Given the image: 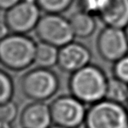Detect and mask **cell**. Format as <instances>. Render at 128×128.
Segmentation results:
<instances>
[{"mask_svg": "<svg viewBox=\"0 0 128 128\" xmlns=\"http://www.w3.org/2000/svg\"><path fill=\"white\" fill-rule=\"evenodd\" d=\"M96 50L102 60L115 63L128 54V41L123 29L106 26L96 38Z\"/></svg>", "mask_w": 128, "mask_h": 128, "instance_id": "ba28073f", "label": "cell"}, {"mask_svg": "<svg viewBox=\"0 0 128 128\" xmlns=\"http://www.w3.org/2000/svg\"><path fill=\"white\" fill-rule=\"evenodd\" d=\"M92 53L82 42L72 41L59 48L57 66L64 73L73 74L90 64Z\"/></svg>", "mask_w": 128, "mask_h": 128, "instance_id": "9c48e42d", "label": "cell"}, {"mask_svg": "<svg viewBox=\"0 0 128 128\" xmlns=\"http://www.w3.org/2000/svg\"><path fill=\"white\" fill-rule=\"evenodd\" d=\"M108 78L104 70L90 64L70 74L68 87L72 96L92 105L105 99Z\"/></svg>", "mask_w": 128, "mask_h": 128, "instance_id": "6da1fadb", "label": "cell"}, {"mask_svg": "<svg viewBox=\"0 0 128 128\" xmlns=\"http://www.w3.org/2000/svg\"><path fill=\"white\" fill-rule=\"evenodd\" d=\"M60 86V78L54 70L39 66L28 70L20 80L22 94L32 101L48 100L58 92Z\"/></svg>", "mask_w": 128, "mask_h": 128, "instance_id": "3957f363", "label": "cell"}, {"mask_svg": "<svg viewBox=\"0 0 128 128\" xmlns=\"http://www.w3.org/2000/svg\"><path fill=\"white\" fill-rule=\"evenodd\" d=\"M59 48L48 43L39 42L37 43L35 52V64L39 67L49 68L57 64Z\"/></svg>", "mask_w": 128, "mask_h": 128, "instance_id": "4fadbf2b", "label": "cell"}, {"mask_svg": "<svg viewBox=\"0 0 128 128\" xmlns=\"http://www.w3.org/2000/svg\"><path fill=\"white\" fill-rule=\"evenodd\" d=\"M85 128H128V109L123 104L102 100L87 108Z\"/></svg>", "mask_w": 128, "mask_h": 128, "instance_id": "277c9868", "label": "cell"}, {"mask_svg": "<svg viewBox=\"0 0 128 128\" xmlns=\"http://www.w3.org/2000/svg\"><path fill=\"white\" fill-rule=\"evenodd\" d=\"M36 46L26 34H4L0 38V64L14 72L27 70L35 63Z\"/></svg>", "mask_w": 128, "mask_h": 128, "instance_id": "7a4b0ae2", "label": "cell"}, {"mask_svg": "<svg viewBox=\"0 0 128 128\" xmlns=\"http://www.w3.org/2000/svg\"><path fill=\"white\" fill-rule=\"evenodd\" d=\"M2 34H1V33H0V38H1V37H2Z\"/></svg>", "mask_w": 128, "mask_h": 128, "instance_id": "cb8c5ba5", "label": "cell"}, {"mask_svg": "<svg viewBox=\"0 0 128 128\" xmlns=\"http://www.w3.org/2000/svg\"><path fill=\"white\" fill-rule=\"evenodd\" d=\"M0 128H12V124L0 119Z\"/></svg>", "mask_w": 128, "mask_h": 128, "instance_id": "44dd1931", "label": "cell"}, {"mask_svg": "<svg viewBox=\"0 0 128 128\" xmlns=\"http://www.w3.org/2000/svg\"><path fill=\"white\" fill-rule=\"evenodd\" d=\"M41 10L34 0H20L5 12L4 23L10 33L26 34L35 30L41 17Z\"/></svg>", "mask_w": 128, "mask_h": 128, "instance_id": "8992f818", "label": "cell"}, {"mask_svg": "<svg viewBox=\"0 0 128 128\" xmlns=\"http://www.w3.org/2000/svg\"><path fill=\"white\" fill-rule=\"evenodd\" d=\"M127 103H128V101H127Z\"/></svg>", "mask_w": 128, "mask_h": 128, "instance_id": "d4e9b609", "label": "cell"}, {"mask_svg": "<svg viewBox=\"0 0 128 128\" xmlns=\"http://www.w3.org/2000/svg\"><path fill=\"white\" fill-rule=\"evenodd\" d=\"M86 104L74 96L61 95L50 104L52 122L65 128H78L84 124Z\"/></svg>", "mask_w": 128, "mask_h": 128, "instance_id": "52a82bcc", "label": "cell"}, {"mask_svg": "<svg viewBox=\"0 0 128 128\" xmlns=\"http://www.w3.org/2000/svg\"><path fill=\"white\" fill-rule=\"evenodd\" d=\"M95 17V16L80 9L72 13L68 20L74 37L82 39L92 37L97 27Z\"/></svg>", "mask_w": 128, "mask_h": 128, "instance_id": "7c38bea8", "label": "cell"}, {"mask_svg": "<svg viewBox=\"0 0 128 128\" xmlns=\"http://www.w3.org/2000/svg\"><path fill=\"white\" fill-rule=\"evenodd\" d=\"M108 0H78L79 9L93 16H99Z\"/></svg>", "mask_w": 128, "mask_h": 128, "instance_id": "e0dca14e", "label": "cell"}, {"mask_svg": "<svg viewBox=\"0 0 128 128\" xmlns=\"http://www.w3.org/2000/svg\"><path fill=\"white\" fill-rule=\"evenodd\" d=\"M34 31L40 42L58 48L74 41L75 38L70 20L61 14L45 13L41 16Z\"/></svg>", "mask_w": 128, "mask_h": 128, "instance_id": "5b68a950", "label": "cell"}, {"mask_svg": "<svg viewBox=\"0 0 128 128\" xmlns=\"http://www.w3.org/2000/svg\"><path fill=\"white\" fill-rule=\"evenodd\" d=\"M20 123L22 128H49L53 124L50 105L42 101L27 104L20 113Z\"/></svg>", "mask_w": 128, "mask_h": 128, "instance_id": "30bf717a", "label": "cell"}, {"mask_svg": "<svg viewBox=\"0 0 128 128\" xmlns=\"http://www.w3.org/2000/svg\"><path fill=\"white\" fill-rule=\"evenodd\" d=\"M20 0H0V11L6 12L9 10L16 4H17Z\"/></svg>", "mask_w": 128, "mask_h": 128, "instance_id": "ffe728a7", "label": "cell"}, {"mask_svg": "<svg viewBox=\"0 0 128 128\" xmlns=\"http://www.w3.org/2000/svg\"><path fill=\"white\" fill-rule=\"evenodd\" d=\"M105 99L124 104L128 101V84L116 78H108Z\"/></svg>", "mask_w": 128, "mask_h": 128, "instance_id": "5bb4252c", "label": "cell"}, {"mask_svg": "<svg viewBox=\"0 0 128 128\" xmlns=\"http://www.w3.org/2000/svg\"><path fill=\"white\" fill-rule=\"evenodd\" d=\"M40 10L45 13L62 14L68 11L74 0H34Z\"/></svg>", "mask_w": 128, "mask_h": 128, "instance_id": "9a60e30c", "label": "cell"}, {"mask_svg": "<svg viewBox=\"0 0 128 128\" xmlns=\"http://www.w3.org/2000/svg\"><path fill=\"white\" fill-rule=\"evenodd\" d=\"M15 92L14 82L12 77L0 70V105L12 100Z\"/></svg>", "mask_w": 128, "mask_h": 128, "instance_id": "2e32d148", "label": "cell"}, {"mask_svg": "<svg viewBox=\"0 0 128 128\" xmlns=\"http://www.w3.org/2000/svg\"><path fill=\"white\" fill-rule=\"evenodd\" d=\"M114 77L128 84V54L114 63Z\"/></svg>", "mask_w": 128, "mask_h": 128, "instance_id": "d6986e66", "label": "cell"}, {"mask_svg": "<svg viewBox=\"0 0 128 128\" xmlns=\"http://www.w3.org/2000/svg\"><path fill=\"white\" fill-rule=\"evenodd\" d=\"M124 31H125V34H126V38H127V41H128V24H126V26L124 28Z\"/></svg>", "mask_w": 128, "mask_h": 128, "instance_id": "7402d4cb", "label": "cell"}, {"mask_svg": "<svg viewBox=\"0 0 128 128\" xmlns=\"http://www.w3.org/2000/svg\"><path fill=\"white\" fill-rule=\"evenodd\" d=\"M18 112V106L15 101L11 100L5 103L0 105V119L12 124L16 118Z\"/></svg>", "mask_w": 128, "mask_h": 128, "instance_id": "ac0fdd59", "label": "cell"}, {"mask_svg": "<svg viewBox=\"0 0 128 128\" xmlns=\"http://www.w3.org/2000/svg\"><path fill=\"white\" fill-rule=\"evenodd\" d=\"M98 17L105 26L124 29L128 24V0H108Z\"/></svg>", "mask_w": 128, "mask_h": 128, "instance_id": "8fae6325", "label": "cell"}, {"mask_svg": "<svg viewBox=\"0 0 128 128\" xmlns=\"http://www.w3.org/2000/svg\"><path fill=\"white\" fill-rule=\"evenodd\" d=\"M49 128H65V127H63V126H58V125H55V124H53V125H52V126H50Z\"/></svg>", "mask_w": 128, "mask_h": 128, "instance_id": "603a6c76", "label": "cell"}]
</instances>
